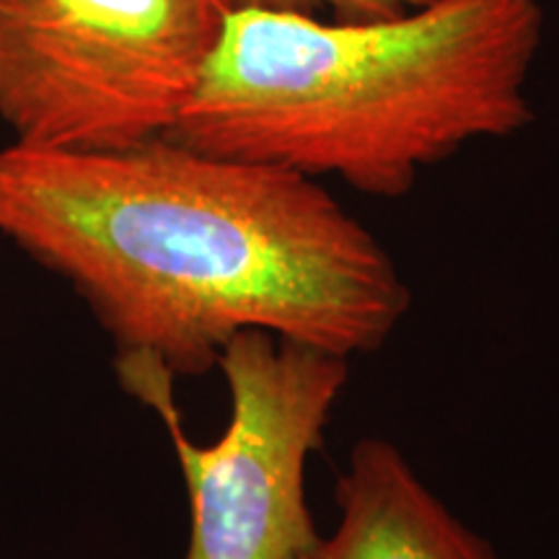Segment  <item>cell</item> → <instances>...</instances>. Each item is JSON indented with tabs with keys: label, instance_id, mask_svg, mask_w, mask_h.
Returning <instances> with one entry per match:
<instances>
[{
	"label": "cell",
	"instance_id": "3957f363",
	"mask_svg": "<svg viewBox=\"0 0 559 559\" xmlns=\"http://www.w3.org/2000/svg\"><path fill=\"white\" fill-rule=\"evenodd\" d=\"M132 400L169 432L190 495L181 559H300L319 539L306 466L349 379V360L326 349L247 330L221 349L230 415L210 445L192 443L174 396L177 376L145 355L115 360Z\"/></svg>",
	"mask_w": 559,
	"mask_h": 559
},
{
	"label": "cell",
	"instance_id": "6da1fadb",
	"mask_svg": "<svg viewBox=\"0 0 559 559\" xmlns=\"http://www.w3.org/2000/svg\"><path fill=\"white\" fill-rule=\"evenodd\" d=\"M0 236L79 293L122 355L177 379L247 330L353 360L412 304L400 267L319 179L187 148H0Z\"/></svg>",
	"mask_w": 559,
	"mask_h": 559
},
{
	"label": "cell",
	"instance_id": "277c9868",
	"mask_svg": "<svg viewBox=\"0 0 559 559\" xmlns=\"http://www.w3.org/2000/svg\"><path fill=\"white\" fill-rule=\"evenodd\" d=\"M230 0H0V120L13 143L107 151L164 138Z\"/></svg>",
	"mask_w": 559,
	"mask_h": 559
},
{
	"label": "cell",
	"instance_id": "7a4b0ae2",
	"mask_svg": "<svg viewBox=\"0 0 559 559\" xmlns=\"http://www.w3.org/2000/svg\"><path fill=\"white\" fill-rule=\"evenodd\" d=\"M542 0H430L376 19L234 5L164 138L402 198L419 174L534 120Z\"/></svg>",
	"mask_w": 559,
	"mask_h": 559
},
{
	"label": "cell",
	"instance_id": "8992f818",
	"mask_svg": "<svg viewBox=\"0 0 559 559\" xmlns=\"http://www.w3.org/2000/svg\"><path fill=\"white\" fill-rule=\"evenodd\" d=\"M230 3L267 5V9H290L340 19H376L417 9V5L430 3V0H230Z\"/></svg>",
	"mask_w": 559,
	"mask_h": 559
},
{
	"label": "cell",
	"instance_id": "5b68a950",
	"mask_svg": "<svg viewBox=\"0 0 559 559\" xmlns=\"http://www.w3.org/2000/svg\"><path fill=\"white\" fill-rule=\"evenodd\" d=\"M340 523L300 559H498L386 438H362L334 487Z\"/></svg>",
	"mask_w": 559,
	"mask_h": 559
}]
</instances>
